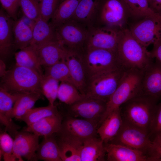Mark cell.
<instances>
[{
	"mask_svg": "<svg viewBox=\"0 0 161 161\" xmlns=\"http://www.w3.org/2000/svg\"><path fill=\"white\" fill-rule=\"evenodd\" d=\"M54 134L46 137L39 145L36 153V160L62 161Z\"/></svg>",
	"mask_w": 161,
	"mask_h": 161,
	"instance_id": "obj_27",
	"label": "cell"
},
{
	"mask_svg": "<svg viewBox=\"0 0 161 161\" xmlns=\"http://www.w3.org/2000/svg\"><path fill=\"white\" fill-rule=\"evenodd\" d=\"M134 37L147 48L161 43V19L152 17L142 19L129 29Z\"/></svg>",
	"mask_w": 161,
	"mask_h": 161,
	"instance_id": "obj_11",
	"label": "cell"
},
{
	"mask_svg": "<svg viewBox=\"0 0 161 161\" xmlns=\"http://www.w3.org/2000/svg\"><path fill=\"white\" fill-rule=\"evenodd\" d=\"M126 69L121 67L89 78L84 95L107 102Z\"/></svg>",
	"mask_w": 161,
	"mask_h": 161,
	"instance_id": "obj_5",
	"label": "cell"
},
{
	"mask_svg": "<svg viewBox=\"0 0 161 161\" xmlns=\"http://www.w3.org/2000/svg\"><path fill=\"white\" fill-rule=\"evenodd\" d=\"M83 54L68 49L65 60L74 84L84 95L88 78Z\"/></svg>",
	"mask_w": 161,
	"mask_h": 161,
	"instance_id": "obj_15",
	"label": "cell"
},
{
	"mask_svg": "<svg viewBox=\"0 0 161 161\" xmlns=\"http://www.w3.org/2000/svg\"><path fill=\"white\" fill-rule=\"evenodd\" d=\"M101 0H80L71 19L89 28L95 25Z\"/></svg>",
	"mask_w": 161,
	"mask_h": 161,
	"instance_id": "obj_20",
	"label": "cell"
},
{
	"mask_svg": "<svg viewBox=\"0 0 161 161\" xmlns=\"http://www.w3.org/2000/svg\"><path fill=\"white\" fill-rule=\"evenodd\" d=\"M56 139L62 161H81L80 153L83 141L76 138L57 133Z\"/></svg>",
	"mask_w": 161,
	"mask_h": 161,
	"instance_id": "obj_22",
	"label": "cell"
},
{
	"mask_svg": "<svg viewBox=\"0 0 161 161\" xmlns=\"http://www.w3.org/2000/svg\"><path fill=\"white\" fill-rule=\"evenodd\" d=\"M42 95L37 92L21 93L12 110V118L20 120L28 111L33 108L36 102L42 98Z\"/></svg>",
	"mask_w": 161,
	"mask_h": 161,
	"instance_id": "obj_30",
	"label": "cell"
},
{
	"mask_svg": "<svg viewBox=\"0 0 161 161\" xmlns=\"http://www.w3.org/2000/svg\"><path fill=\"white\" fill-rule=\"evenodd\" d=\"M143 72L127 69L115 91L106 103V110L100 121V125L114 110L131 99L142 94Z\"/></svg>",
	"mask_w": 161,
	"mask_h": 161,
	"instance_id": "obj_3",
	"label": "cell"
},
{
	"mask_svg": "<svg viewBox=\"0 0 161 161\" xmlns=\"http://www.w3.org/2000/svg\"><path fill=\"white\" fill-rule=\"evenodd\" d=\"M106 154L104 143L100 138L93 137L83 141L81 161H104Z\"/></svg>",
	"mask_w": 161,
	"mask_h": 161,
	"instance_id": "obj_26",
	"label": "cell"
},
{
	"mask_svg": "<svg viewBox=\"0 0 161 161\" xmlns=\"http://www.w3.org/2000/svg\"><path fill=\"white\" fill-rule=\"evenodd\" d=\"M38 135L27 131H18L15 136L13 153L16 161H36V153L38 147Z\"/></svg>",
	"mask_w": 161,
	"mask_h": 161,
	"instance_id": "obj_14",
	"label": "cell"
},
{
	"mask_svg": "<svg viewBox=\"0 0 161 161\" xmlns=\"http://www.w3.org/2000/svg\"><path fill=\"white\" fill-rule=\"evenodd\" d=\"M34 48L41 65L44 67L52 66L65 59L68 49L58 41Z\"/></svg>",
	"mask_w": 161,
	"mask_h": 161,
	"instance_id": "obj_19",
	"label": "cell"
},
{
	"mask_svg": "<svg viewBox=\"0 0 161 161\" xmlns=\"http://www.w3.org/2000/svg\"><path fill=\"white\" fill-rule=\"evenodd\" d=\"M123 123L119 108L110 114L98 127L97 134L104 143H109L117 135Z\"/></svg>",
	"mask_w": 161,
	"mask_h": 161,
	"instance_id": "obj_21",
	"label": "cell"
},
{
	"mask_svg": "<svg viewBox=\"0 0 161 161\" xmlns=\"http://www.w3.org/2000/svg\"><path fill=\"white\" fill-rule=\"evenodd\" d=\"M98 123L82 118L69 116L62 121L59 134L83 141L96 137Z\"/></svg>",
	"mask_w": 161,
	"mask_h": 161,
	"instance_id": "obj_13",
	"label": "cell"
},
{
	"mask_svg": "<svg viewBox=\"0 0 161 161\" xmlns=\"http://www.w3.org/2000/svg\"><path fill=\"white\" fill-rule=\"evenodd\" d=\"M142 94L161 100V61L155 59L143 72Z\"/></svg>",
	"mask_w": 161,
	"mask_h": 161,
	"instance_id": "obj_16",
	"label": "cell"
},
{
	"mask_svg": "<svg viewBox=\"0 0 161 161\" xmlns=\"http://www.w3.org/2000/svg\"><path fill=\"white\" fill-rule=\"evenodd\" d=\"M14 140L6 131L0 134V159L5 161H16L13 153Z\"/></svg>",
	"mask_w": 161,
	"mask_h": 161,
	"instance_id": "obj_37",
	"label": "cell"
},
{
	"mask_svg": "<svg viewBox=\"0 0 161 161\" xmlns=\"http://www.w3.org/2000/svg\"><path fill=\"white\" fill-rule=\"evenodd\" d=\"M0 68V75L1 78L4 75L7 70H6V66L4 61L1 59Z\"/></svg>",
	"mask_w": 161,
	"mask_h": 161,
	"instance_id": "obj_46",
	"label": "cell"
},
{
	"mask_svg": "<svg viewBox=\"0 0 161 161\" xmlns=\"http://www.w3.org/2000/svg\"><path fill=\"white\" fill-rule=\"evenodd\" d=\"M124 145L141 151L149 158L152 141L148 133L123 120L117 135L109 143Z\"/></svg>",
	"mask_w": 161,
	"mask_h": 161,
	"instance_id": "obj_8",
	"label": "cell"
},
{
	"mask_svg": "<svg viewBox=\"0 0 161 161\" xmlns=\"http://www.w3.org/2000/svg\"><path fill=\"white\" fill-rule=\"evenodd\" d=\"M107 102L84 95L80 100L69 105L70 116L98 123L105 112Z\"/></svg>",
	"mask_w": 161,
	"mask_h": 161,
	"instance_id": "obj_12",
	"label": "cell"
},
{
	"mask_svg": "<svg viewBox=\"0 0 161 161\" xmlns=\"http://www.w3.org/2000/svg\"><path fill=\"white\" fill-rule=\"evenodd\" d=\"M21 7L23 14L36 21L41 18L39 2L37 0H20Z\"/></svg>",
	"mask_w": 161,
	"mask_h": 161,
	"instance_id": "obj_38",
	"label": "cell"
},
{
	"mask_svg": "<svg viewBox=\"0 0 161 161\" xmlns=\"http://www.w3.org/2000/svg\"><path fill=\"white\" fill-rule=\"evenodd\" d=\"M44 67V75L51 77L61 82H68L74 84L65 59L52 66Z\"/></svg>",
	"mask_w": 161,
	"mask_h": 161,
	"instance_id": "obj_35",
	"label": "cell"
},
{
	"mask_svg": "<svg viewBox=\"0 0 161 161\" xmlns=\"http://www.w3.org/2000/svg\"><path fill=\"white\" fill-rule=\"evenodd\" d=\"M159 100L141 94L129 100L120 107L123 120L146 131L149 134Z\"/></svg>",
	"mask_w": 161,
	"mask_h": 161,
	"instance_id": "obj_2",
	"label": "cell"
},
{
	"mask_svg": "<svg viewBox=\"0 0 161 161\" xmlns=\"http://www.w3.org/2000/svg\"><path fill=\"white\" fill-rule=\"evenodd\" d=\"M84 96L72 83L61 82L59 84L57 98L67 105L72 104L82 98Z\"/></svg>",
	"mask_w": 161,
	"mask_h": 161,
	"instance_id": "obj_34",
	"label": "cell"
},
{
	"mask_svg": "<svg viewBox=\"0 0 161 161\" xmlns=\"http://www.w3.org/2000/svg\"><path fill=\"white\" fill-rule=\"evenodd\" d=\"M32 32V38L30 45L34 48L58 41L55 28L41 17L35 21Z\"/></svg>",
	"mask_w": 161,
	"mask_h": 161,
	"instance_id": "obj_24",
	"label": "cell"
},
{
	"mask_svg": "<svg viewBox=\"0 0 161 161\" xmlns=\"http://www.w3.org/2000/svg\"><path fill=\"white\" fill-rule=\"evenodd\" d=\"M62 121L60 114L49 117L27 126L24 131L32 133L39 136H49L60 131Z\"/></svg>",
	"mask_w": 161,
	"mask_h": 161,
	"instance_id": "obj_25",
	"label": "cell"
},
{
	"mask_svg": "<svg viewBox=\"0 0 161 161\" xmlns=\"http://www.w3.org/2000/svg\"></svg>",
	"mask_w": 161,
	"mask_h": 161,
	"instance_id": "obj_48",
	"label": "cell"
},
{
	"mask_svg": "<svg viewBox=\"0 0 161 161\" xmlns=\"http://www.w3.org/2000/svg\"><path fill=\"white\" fill-rule=\"evenodd\" d=\"M151 141V161H161V132L155 136Z\"/></svg>",
	"mask_w": 161,
	"mask_h": 161,
	"instance_id": "obj_42",
	"label": "cell"
},
{
	"mask_svg": "<svg viewBox=\"0 0 161 161\" xmlns=\"http://www.w3.org/2000/svg\"><path fill=\"white\" fill-rule=\"evenodd\" d=\"M13 32L15 50L29 46L32 38V29L19 18L14 21Z\"/></svg>",
	"mask_w": 161,
	"mask_h": 161,
	"instance_id": "obj_29",
	"label": "cell"
},
{
	"mask_svg": "<svg viewBox=\"0 0 161 161\" xmlns=\"http://www.w3.org/2000/svg\"><path fill=\"white\" fill-rule=\"evenodd\" d=\"M104 144L108 161H150L149 157L141 151L122 145Z\"/></svg>",
	"mask_w": 161,
	"mask_h": 161,
	"instance_id": "obj_18",
	"label": "cell"
},
{
	"mask_svg": "<svg viewBox=\"0 0 161 161\" xmlns=\"http://www.w3.org/2000/svg\"><path fill=\"white\" fill-rule=\"evenodd\" d=\"M16 100L15 97L9 94H4L0 96V123L5 126V131L14 138L20 128L12 120V111Z\"/></svg>",
	"mask_w": 161,
	"mask_h": 161,
	"instance_id": "obj_23",
	"label": "cell"
},
{
	"mask_svg": "<svg viewBox=\"0 0 161 161\" xmlns=\"http://www.w3.org/2000/svg\"><path fill=\"white\" fill-rule=\"evenodd\" d=\"M150 52L152 58L161 61V43L153 46V48Z\"/></svg>",
	"mask_w": 161,
	"mask_h": 161,
	"instance_id": "obj_44",
	"label": "cell"
},
{
	"mask_svg": "<svg viewBox=\"0 0 161 161\" xmlns=\"http://www.w3.org/2000/svg\"><path fill=\"white\" fill-rule=\"evenodd\" d=\"M55 28L58 41L68 49L84 53L88 27L71 19Z\"/></svg>",
	"mask_w": 161,
	"mask_h": 161,
	"instance_id": "obj_6",
	"label": "cell"
},
{
	"mask_svg": "<svg viewBox=\"0 0 161 161\" xmlns=\"http://www.w3.org/2000/svg\"><path fill=\"white\" fill-rule=\"evenodd\" d=\"M16 64L34 70L41 75L43 74L41 65L36 50L29 45L15 53Z\"/></svg>",
	"mask_w": 161,
	"mask_h": 161,
	"instance_id": "obj_28",
	"label": "cell"
},
{
	"mask_svg": "<svg viewBox=\"0 0 161 161\" xmlns=\"http://www.w3.org/2000/svg\"><path fill=\"white\" fill-rule=\"evenodd\" d=\"M128 14L133 18L143 19L152 17L161 19V16L151 8L148 0H122Z\"/></svg>",
	"mask_w": 161,
	"mask_h": 161,
	"instance_id": "obj_31",
	"label": "cell"
},
{
	"mask_svg": "<svg viewBox=\"0 0 161 161\" xmlns=\"http://www.w3.org/2000/svg\"><path fill=\"white\" fill-rule=\"evenodd\" d=\"M38 0V1L40 2L41 1H42V0Z\"/></svg>",
	"mask_w": 161,
	"mask_h": 161,
	"instance_id": "obj_47",
	"label": "cell"
},
{
	"mask_svg": "<svg viewBox=\"0 0 161 161\" xmlns=\"http://www.w3.org/2000/svg\"><path fill=\"white\" fill-rule=\"evenodd\" d=\"M20 18L22 19L33 30L36 21L29 18L23 14V15Z\"/></svg>",
	"mask_w": 161,
	"mask_h": 161,
	"instance_id": "obj_45",
	"label": "cell"
},
{
	"mask_svg": "<svg viewBox=\"0 0 161 161\" xmlns=\"http://www.w3.org/2000/svg\"><path fill=\"white\" fill-rule=\"evenodd\" d=\"M61 0H42L39 2L41 17L48 21L55 13Z\"/></svg>",
	"mask_w": 161,
	"mask_h": 161,
	"instance_id": "obj_39",
	"label": "cell"
},
{
	"mask_svg": "<svg viewBox=\"0 0 161 161\" xmlns=\"http://www.w3.org/2000/svg\"><path fill=\"white\" fill-rule=\"evenodd\" d=\"M43 75L16 64L1 78L0 87L11 92H33L42 94L40 86Z\"/></svg>",
	"mask_w": 161,
	"mask_h": 161,
	"instance_id": "obj_4",
	"label": "cell"
},
{
	"mask_svg": "<svg viewBox=\"0 0 161 161\" xmlns=\"http://www.w3.org/2000/svg\"><path fill=\"white\" fill-rule=\"evenodd\" d=\"M121 29L106 26H94L89 28L85 51L100 49L116 51Z\"/></svg>",
	"mask_w": 161,
	"mask_h": 161,
	"instance_id": "obj_9",
	"label": "cell"
},
{
	"mask_svg": "<svg viewBox=\"0 0 161 161\" xmlns=\"http://www.w3.org/2000/svg\"><path fill=\"white\" fill-rule=\"evenodd\" d=\"M83 55L88 79L123 67L118 62L115 51L100 49H88L85 50Z\"/></svg>",
	"mask_w": 161,
	"mask_h": 161,
	"instance_id": "obj_7",
	"label": "cell"
},
{
	"mask_svg": "<svg viewBox=\"0 0 161 161\" xmlns=\"http://www.w3.org/2000/svg\"><path fill=\"white\" fill-rule=\"evenodd\" d=\"M161 132V102L158 103L151 125L149 135L151 139Z\"/></svg>",
	"mask_w": 161,
	"mask_h": 161,
	"instance_id": "obj_40",
	"label": "cell"
},
{
	"mask_svg": "<svg viewBox=\"0 0 161 161\" xmlns=\"http://www.w3.org/2000/svg\"><path fill=\"white\" fill-rule=\"evenodd\" d=\"M134 37L129 29H121L116 50L118 60L126 69H135L143 72L153 62L150 52Z\"/></svg>",
	"mask_w": 161,
	"mask_h": 161,
	"instance_id": "obj_1",
	"label": "cell"
},
{
	"mask_svg": "<svg viewBox=\"0 0 161 161\" xmlns=\"http://www.w3.org/2000/svg\"><path fill=\"white\" fill-rule=\"evenodd\" d=\"M60 114L57 107L49 105L46 106L32 108L28 111L20 120L29 126L44 118Z\"/></svg>",
	"mask_w": 161,
	"mask_h": 161,
	"instance_id": "obj_33",
	"label": "cell"
},
{
	"mask_svg": "<svg viewBox=\"0 0 161 161\" xmlns=\"http://www.w3.org/2000/svg\"><path fill=\"white\" fill-rule=\"evenodd\" d=\"M14 20L3 8L0 10V56L4 61L11 55L14 49L13 26Z\"/></svg>",
	"mask_w": 161,
	"mask_h": 161,
	"instance_id": "obj_17",
	"label": "cell"
},
{
	"mask_svg": "<svg viewBox=\"0 0 161 161\" xmlns=\"http://www.w3.org/2000/svg\"><path fill=\"white\" fill-rule=\"evenodd\" d=\"M151 9L161 16V0H148Z\"/></svg>",
	"mask_w": 161,
	"mask_h": 161,
	"instance_id": "obj_43",
	"label": "cell"
},
{
	"mask_svg": "<svg viewBox=\"0 0 161 161\" xmlns=\"http://www.w3.org/2000/svg\"><path fill=\"white\" fill-rule=\"evenodd\" d=\"M127 14L122 0H101L95 26L121 28Z\"/></svg>",
	"mask_w": 161,
	"mask_h": 161,
	"instance_id": "obj_10",
	"label": "cell"
},
{
	"mask_svg": "<svg viewBox=\"0 0 161 161\" xmlns=\"http://www.w3.org/2000/svg\"><path fill=\"white\" fill-rule=\"evenodd\" d=\"M2 8L14 21L18 18V10L20 0H0Z\"/></svg>",
	"mask_w": 161,
	"mask_h": 161,
	"instance_id": "obj_41",
	"label": "cell"
},
{
	"mask_svg": "<svg viewBox=\"0 0 161 161\" xmlns=\"http://www.w3.org/2000/svg\"><path fill=\"white\" fill-rule=\"evenodd\" d=\"M80 0H61L50 22L54 27L72 18Z\"/></svg>",
	"mask_w": 161,
	"mask_h": 161,
	"instance_id": "obj_32",
	"label": "cell"
},
{
	"mask_svg": "<svg viewBox=\"0 0 161 161\" xmlns=\"http://www.w3.org/2000/svg\"><path fill=\"white\" fill-rule=\"evenodd\" d=\"M59 81L51 77L43 75L41 83L42 93L47 99L49 104L54 105L57 98Z\"/></svg>",
	"mask_w": 161,
	"mask_h": 161,
	"instance_id": "obj_36",
	"label": "cell"
}]
</instances>
